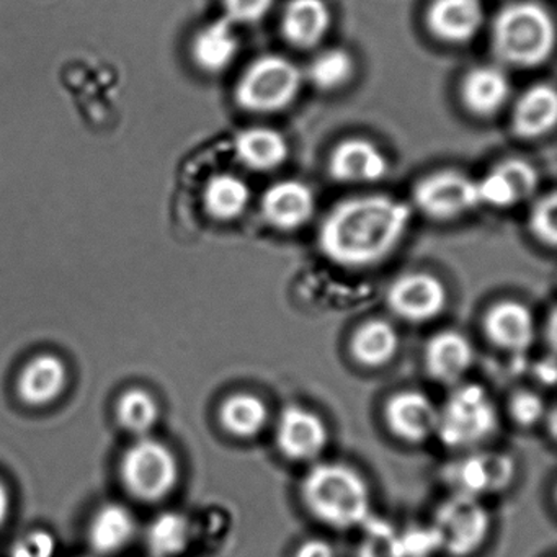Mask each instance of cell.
I'll use <instances>...</instances> for the list:
<instances>
[{"instance_id": "obj_32", "label": "cell", "mask_w": 557, "mask_h": 557, "mask_svg": "<svg viewBox=\"0 0 557 557\" xmlns=\"http://www.w3.org/2000/svg\"><path fill=\"white\" fill-rule=\"evenodd\" d=\"M363 530L358 557H406L400 533L393 524L370 517L364 521Z\"/></svg>"}, {"instance_id": "obj_17", "label": "cell", "mask_w": 557, "mask_h": 557, "mask_svg": "<svg viewBox=\"0 0 557 557\" xmlns=\"http://www.w3.org/2000/svg\"><path fill=\"white\" fill-rule=\"evenodd\" d=\"M462 109L479 120L497 116L510 102L511 83L498 64H479L466 71L459 81Z\"/></svg>"}, {"instance_id": "obj_10", "label": "cell", "mask_w": 557, "mask_h": 557, "mask_svg": "<svg viewBox=\"0 0 557 557\" xmlns=\"http://www.w3.org/2000/svg\"><path fill=\"white\" fill-rule=\"evenodd\" d=\"M386 301L397 318L410 324H423L442 315L448 305V292L433 273L412 272L391 283Z\"/></svg>"}, {"instance_id": "obj_7", "label": "cell", "mask_w": 557, "mask_h": 557, "mask_svg": "<svg viewBox=\"0 0 557 557\" xmlns=\"http://www.w3.org/2000/svg\"><path fill=\"white\" fill-rule=\"evenodd\" d=\"M413 207L436 223H449L481 207L478 181L458 169H440L420 177L412 188Z\"/></svg>"}, {"instance_id": "obj_8", "label": "cell", "mask_w": 557, "mask_h": 557, "mask_svg": "<svg viewBox=\"0 0 557 557\" xmlns=\"http://www.w3.org/2000/svg\"><path fill=\"white\" fill-rule=\"evenodd\" d=\"M491 527V515L482 502L458 492L440 504L432 523L440 550L455 557H468L481 549Z\"/></svg>"}, {"instance_id": "obj_40", "label": "cell", "mask_w": 557, "mask_h": 557, "mask_svg": "<svg viewBox=\"0 0 557 557\" xmlns=\"http://www.w3.org/2000/svg\"><path fill=\"white\" fill-rule=\"evenodd\" d=\"M9 511H11V494L5 482L0 479V528L8 521Z\"/></svg>"}, {"instance_id": "obj_14", "label": "cell", "mask_w": 557, "mask_h": 557, "mask_svg": "<svg viewBox=\"0 0 557 557\" xmlns=\"http://www.w3.org/2000/svg\"><path fill=\"white\" fill-rule=\"evenodd\" d=\"M540 187V174L523 158H507L494 165L478 181L479 200L498 210H507L534 197Z\"/></svg>"}, {"instance_id": "obj_38", "label": "cell", "mask_w": 557, "mask_h": 557, "mask_svg": "<svg viewBox=\"0 0 557 557\" xmlns=\"http://www.w3.org/2000/svg\"><path fill=\"white\" fill-rule=\"evenodd\" d=\"M295 557H335V553L327 541L312 537L296 549Z\"/></svg>"}, {"instance_id": "obj_31", "label": "cell", "mask_w": 557, "mask_h": 557, "mask_svg": "<svg viewBox=\"0 0 557 557\" xmlns=\"http://www.w3.org/2000/svg\"><path fill=\"white\" fill-rule=\"evenodd\" d=\"M116 417L123 429L136 435H145L158 423V400L148 391L138 389V387L128 389L120 396Z\"/></svg>"}, {"instance_id": "obj_4", "label": "cell", "mask_w": 557, "mask_h": 557, "mask_svg": "<svg viewBox=\"0 0 557 557\" xmlns=\"http://www.w3.org/2000/svg\"><path fill=\"white\" fill-rule=\"evenodd\" d=\"M305 73L283 54H262L247 64L234 84V103L252 115H273L289 109L305 86Z\"/></svg>"}, {"instance_id": "obj_23", "label": "cell", "mask_w": 557, "mask_h": 557, "mask_svg": "<svg viewBox=\"0 0 557 557\" xmlns=\"http://www.w3.org/2000/svg\"><path fill=\"white\" fill-rule=\"evenodd\" d=\"M423 363L433 380L443 384H455L471 370L474 347L461 332H436L426 342Z\"/></svg>"}, {"instance_id": "obj_15", "label": "cell", "mask_w": 557, "mask_h": 557, "mask_svg": "<svg viewBox=\"0 0 557 557\" xmlns=\"http://www.w3.org/2000/svg\"><path fill=\"white\" fill-rule=\"evenodd\" d=\"M315 195L298 178H285L270 185L260 198L263 221L280 233H295L305 227L315 213Z\"/></svg>"}, {"instance_id": "obj_34", "label": "cell", "mask_w": 557, "mask_h": 557, "mask_svg": "<svg viewBox=\"0 0 557 557\" xmlns=\"http://www.w3.org/2000/svg\"><path fill=\"white\" fill-rule=\"evenodd\" d=\"M273 5L275 0H221L223 17L234 27L260 24L272 12Z\"/></svg>"}, {"instance_id": "obj_20", "label": "cell", "mask_w": 557, "mask_h": 557, "mask_svg": "<svg viewBox=\"0 0 557 557\" xmlns=\"http://www.w3.org/2000/svg\"><path fill=\"white\" fill-rule=\"evenodd\" d=\"M557 122V94L546 83L533 84L515 100L510 112V129L524 141L544 138Z\"/></svg>"}, {"instance_id": "obj_35", "label": "cell", "mask_w": 557, "mask_h": 557, "mask_svg": "<svg viewBox=\"0 0 557 557\" xmlns=\"http://www.w3.org/2000/svg\"><path fill=\"white\" fill-rule=\"evenodd\" d=\"M511 420L523 429L537 425L546 417V404L540 394L533 391L521 389L511 396L508 404Z\"/></svg>"}, {"instance_id": "obj_39", "label": "cell", "mask_w": 557, "mask_h": 557, "mask_svg": "<svg viewBox=\"0 0 557 557\" xmlns=\"http://www.w3.org/2000/svg\"><path fill=\"white\" fill-rule=\"evenodd\" d=\"M534 377L540 381L541 384H546V386H553L554 381H556V361L554 358H547V360L537 361L534 364Z\"/></svg>"}, {"instance_id": "obj_13", "label": "cell", "mask_w": 557, "mask_h": 557, "mask_svg": "<svg viewBox=\"0 0 557 557\" xmlns=\"http://www.w3.org/2000/svg\"><path fill=\"white\" fill-rule=\"evenodd\" d=\"M389 161L376 143L367 138H345L329 152L327 174L335 184L368 185L383 181Z\"/></svg>"}, {"instance_id": "obj_30", "label": "cell", "mask_w": 557, "mask_h": 557, "mask_svg": "<svg viewBox=\"0 0 557 557\" xmlns=\"http://www.w3.org/2000/svg\"><path fill=\"white\" fill-rule=\"evenodd\" d=\"M191 541V523L178 511H164L149 524L146 546L152 557H177Z\"/></svg>"}, {"instance_id": "obj_19", "label": "cell", "mask_w": 557, "mask_h": 557, "mask_svg": "<svg viewBox=\"0 0 557 557\" xmlns=\"http://www.w3.org/2000/svg\"><path fill=\"white\" fill-rule=\"evenodd\" d=\"M332 21L325 0H288L280 15V34L295 50H314L331 32Z\"/></svg>"}, {"instance_id": "obj_25", "label": "cell", "mask_w": 557, "mask_h": 557, "mask_svg": "<svg viewBox=\"0 0 557 557\" xmlns=\"http://www.w3.org/2000/svg\"><path fill=\"white\" fill-rule=\"evenodd\" d=\"M399 332L384 319L363 322L350 338V354L364 368H383L399 351Z\"/></svg>"}, {"instance_id": "obj_24", "label": "cell", "mask_w": 557, "mask_h": 557, "mask_svg": "<svg viewBox=\"0 0 557 557\" xmlns=\"http://www.w3.org/2000/svg\"><path fill=\"white\" fill-rule=\"evenodd\" d=\"M66 363L53 354L32 358L18 376V397L32 407L54 403L67 386Z\"/></svg>"}, {"instance_id": "obj_26", "label": "cell", "mask_w": 557, "mask_h": 557, "mask_svg": "<svg viewBox=\"0 0 557 557\" xmlns=\"http://www.w3.org/2000/svg\"><path fill=\"white\" fill-rule=\"evenodd\" d=\"M201 200L208 216L220 223H231L246 213L252 191L239 175L221 172L208 178Z\"/></svg>"}, {"instance_id": "obj_1", "label": "cell", "mask_w": 557, "mask_h": 557, "mask_svg": "<svg viewBox=\"0 0 557 557\" xmlns=\"http://www.w3.org/2000/svg\"><path fill=\"white\" fill-rule=\"evenodd\" d=\"M409 205L386 194L344 198L319 226L322 256L344 269H368L386 260L409 231Z\"/></svg>"}, {"instance_id": "obj_37", "label": "cell", "mask_w": 557, "mask_h": 557, "mask_svg": "<svg viewBox=\"0 0 557 557\" xmlns=\"http://www.w3.org/2000/svg\"><path fill=\"white\" fill-rule=\"evenodd\" d=\"M400 540L406 557H429L440 550L438 536L432 527L410 528L406 533H400Z\"/></svg>"}, {"instance_id": "obj_33", "label": "cell", "mask_w": 557, "mask_h": 557, "mask_svg": "<svg viewBox=\"0 0 557 557\" xmlns=\"http://www.w3.org/2000/svg\"><path fill=\"white\" fill-rule=\"evenodd\" d=\"M528 231L534 240L547 249L557 244V195L550 190L541 195L531 205L528 213Z\"/></svg>"}, {"instance_id": "obj_27", "label": "cell", "mask_w": 557, "mask_h": 557, "mask_svg": "<svg viewBox=\"0 0 557 557\" xmlns=\"http://www.w3.org/2000/svg\"><path fill=\"white\" fill-rule=\"evenodd\" d=\"M136 534V520L128 508L107 504L94 515L89 527V544L99 556H113L129 546Z\"/></svg>"}, {"instance_id": "obj_22", "label": "cell", "mask_w": 557, "mask_h": 557, "mask_svg": "<svg viewBox=\"0 0 557 557\" xmlns=\"http://www.w3.org/2000/svg\"><path fill=\"white\" fill-rule=\"evenodd\" d=\"M234 158L243 168L257 174H269L282 168L289 158L288 139L272 126H247L233 139Z\"/></svg>"}, {"instance_id": "obj_2", "label": "cell", "mask_w": 557, "mask_h": 557, "mask_svg": "<svg viewBox=\"0 0 557 557\" xmlns=\"http://www.w3.org/2000/svg\"><path fill=\"white\" fill-rule=\"evenodd\" d=\"M556 22L537 0H515L498 9L491 25V50L498 66L536 70L553 58Z\"/></svg>"}, {"instance_id": "obj_11", "label": "cell", "mask_w": 557, "mask_h": 557, "mask_svg": "<svg viewBox=\"0 0 557 557\" xmlns=\"http://www.w3.org/2000/svg\"><path fill=\"white\" fill-rule=\"evenodd\" d=\"M275 443L280 455L288 461H314L327 448L329 429L318 413L299 404H289L276 422Z\"/></svg>"}, {"instance_id": "obj_9", "label": "cell", "mask_w": 557, "mask_h": 557, "mask_svg": "<svg viewBox=\"0 0 557 557\" xmlns=\"http://www.w3.org/2000/svg\"><path fill=\"white\" fill-rule=\"evenodd\" d=\"M517 475L511 456L498 451L472 453L445 469V479L458 494L481 498L510 487Z\"/></svg>"}, {"instance_id": "obj_29", "label": "cell", "mask_w": 557, "mask_h": 557, "mask_svg": "<svg viewBox=\"0 0 557 557\" xmlns=\"http://www.w3.org/2000/svg\"><path fill=\"white\" fill-rule=\"evenodd\" d=\"M302 73L319 92H337L354 81L357 61L345 48H327L319 51Z\"/></svg>"}, {"instance_id": "obj_28", "label": "cell", "mask_w": 557, "mask_h": 557, "mask_svg": "<svg viewBox=\"0 0 557 557\" xmlns=\"http://www.w3.org/2000/svg\"><path fill=\"white\" fill-rule=\"evenodd\" d=\"M269 417L265 400L247 391L231 394L220 407L221 426L239 440L259 436L265 430Z\"/></svg>"}, {"instance_id": "obj_16", "label": "cell", "mask_w": 557, "mask_h": 557, "mask_svg": "<svg viewBox=\"0 0 557 557\" xmlns=\"http://www.w3.org/2000/svg\"><path fill=\"white\" fill-rule=\"evenodd\" d=\"M438 416V407L422 391H399L384 406L387 429L410 445H419L436 435Z\"/></svg>"}, {"instance_id": "obj_5", "label": "cell", "mask_w": 557, "mask_h": 557, "mask_svg": "<svg viewBox=\"0 0 557 557\" xmlns=\"http://www.w3.org/2000/svg\"><path fill=\"white\" fill-rule=\"evenodd\" d=\"M438 410L436 436L448 448H471L497 430V407L479 384L456 387Z\"/></svg>"}, {"instance_id": "obj_18", "label": "cell", "mask_w": 557, "mask_h": 557, "mask_svg": "<svg viewBox=\"0 0 557 557\" xmlns=\"http://www.w3.org/2000/svg\"><path fill=\"white\" fill-rule=\"evenodd\" d=\"M484 334L498 350L524 354L536 337L533 312L523 302L504 299L484 315Z\"/></svg>"}, {"instance_id": "obj_12", "label": "cell", "mask_w": 557, "mask_h": 557, "mask_svg": "<svg viewBox=\"0 0 557 557\" xmlns=\"http://www.w3.org/2000/svg\"><path fill=\"white\" fill-rule=\"evenodd\" d=\"M484 22L481 0H430L423 12V25L430 37L448 47L471 44Z\"/></svg>"}, {"instance_id": "obj_36", "label": "cell", "mask_w": 557, "mask_h": 557, "mask_svg": "<svg viewBox=\"0 0 557 557\" xmlns=\"http://www.w3.org/2000/svg\"><path fill=\"white\" fill-rule=\"evenodd\" d=\"M57 540L50 531L34 530L18 537L11 547V557H54Z\"/></svg>"}, {"instance_id": "obj_6", "label": "cell", "mask_w": 557, "mask_h": 557, "mask_svg": "<svg viewBox=\"0 0 557 557\" xmlns=\"http://www.w3.org/2000/svg\"><path fill=\"white\" fill-rule=\"evenodd\" d=\"M120 474L133 497L143 502H159L177 487L181 468L177 456L165 443L141 438L126 449Z\"/></svg>"}, {"instance_id": "obj_3", "label": "cell", "mask_w": 557, "mask_h": 557, "mask_svg": "<svg viewBox=\"0 0 557 557\" xmlns=\"http://www.w3.org/2000/svg\"><path fill=\"white\" fill-rule=\"evenodd\" d=\"M299 491L309 513L335 530L363 527L371 517L368 482L342 462H319L309 469Z\"/></svg>"}, {"instance_id": "obj_21", "label": "cell", "mask_w": 557, "mask_h": 557, "mask_svg": "<svg viewBox=\"0 0 557 557\" xmlns=\"http://www.w3.org/2000/svg\"><path fill=\"white\" fill-rule=\"evenodd\" d=\"M239 50L236 27L224 17L198 28L190 41L191 63L208 76H216L230 70Z\"/></svg>"}]
</instances>
